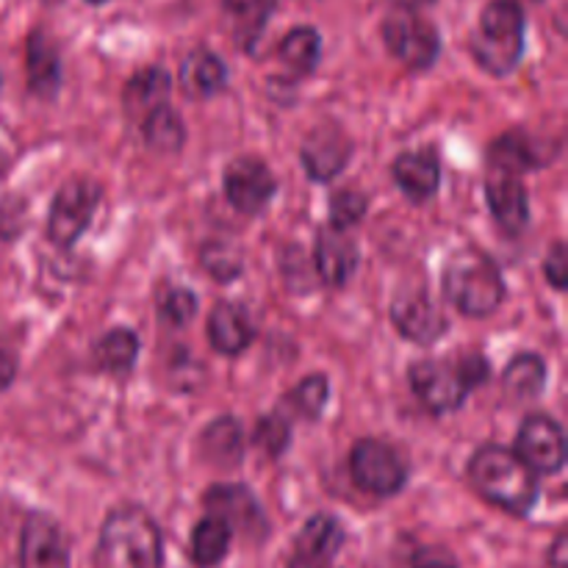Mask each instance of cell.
Listing matches in <instances>:
<instances>
[{
  "mask_svg": "<svg viewBox=\"0 0 568 568\" xmlns=\"http://www.w3.org/2000/svg\"><path fill=\"white\" fill-rule=\"evenodd\" d=\"M164 544L148 510L122 505L105 516L98 541V568H161Z\"/></svg>",
  "mask_w": 568,
  "mask_h": 568,
  "instance_id": "obj_1",
  "label": "cell"
},
{
  "mask_svg": "<svg viewBox=\"0 0 568 568\" xmlns=\"http://www.w3.org/2000/svg\"><path fill=\"white\" fill-rule=\"evenodd\" d=\"M469 477L475 491L486 503L508 510V514L525 516L538 499V480L530 469L519 460V455L503 447H483L475 453L469 464Z\"/></svg>",
  "mask_w": 568,
  "mask_h": 568,
  "instance_id": "obj_2",
  "label": "cell"
},
{
  "mask_svg": "<svg viewBox=\"0 0 568 568\" xmlns=\"http://www.w3.org/2000/svg\"><path fill=\"white\" fill-rule=\"evenodd\" d=\"M444 294L466 316H488L503 305L505 281L483 250L464 247L444 266Z\"/></svg>",
  "mask_w": 568,
  "mask_h": 568,
  "instance_id": "obj_3",
  "label": "cell"
},
{
  "mask_svg": "<svg viewBox=\"0 0 568 568\" xmlns=\"http://www.w3.org/2000/svg\"><path fill=\"white\" fill-rule=\"evenodd\" d=\"M471 53L491 75H508L525 53V11L516 0H491L471 33Z\"/></svg>",
  "mask_w": 568,
  "mask_h": 568,
  "instance_id": "obj_4",
  "label": "cell"
},
{
  "mask_svg": "<svg viewBox=\"0 0 568 568\" xmlns=\"http://www.w3.org/2000/svg\"><path fill=\"white\" fill-rule=\"evenodd\" d=\"M349 475L353 483L375 497H392L403 491L408 480V464L397 447L377 438H361L349 453Z\"/></svg>",
  "mask_w": 568,
  "mask_h": 568,
  "instance_id": "obj_5",
  "label": "cell"
},
{
  "mask_svg": "<svg viewBox=\"0 0 568 568\" xmlns=\"http://www.w3.org/2000/svg\"><path fill=\"white\" fill-rule=\"evenodd\" d=\"M383 42L388 53L410 70H427L438 59L442 39L436 26L416 11L397 9L383 22Z\"/></svg>",
  "mask_w": 568,
  "mask_h": 568,
  "instance_id": "obj_6",
  "label": "cell"
},
{
  "mask_svg": "<svg viewBox=\"0 0 568 568\" xmlns=\"http://www.w3.org/2000/svg\"><path fill=\"white\" fill-rule=\"evenodd\" d=\"M100 186L92 178H70L64 186L55 192L53 205H50L48 236L59 247H70L78 242L83 231L89 227V220L94 216L100 203Z\"/></svg>",
  "mask_w": 568,
  "mask_h": 568,
  "instance_id": "obj_7",
  "label": "cell"
},
{
  "mask_svg": "<svg viewBox=\"0 0 568 568\" xmlns=\"http://www.w3.org/2000/svg\"><path fill=\"white\" fill-rule=\"evenodd\" d=\"M410 388L430 414H453L464 405L469 386L460 375L458 364L447 361H419L410 366Z\"/></svg>",
  "mask_w": 568,
  "mask_h": 568,
  "instance_id": "obj_8",
  "label": "cell"
},
{
  "mask_svg": "<svg viewBox=\"0 0 568 568\" xmlns=\"http://www.w3.org/2000/svg\"><path fill=\"white\" fill-rule=\"evenodd\" d=\"M516 455L532 475H558L566 464L564 427L549 416H530L516 436Z\"/></svg>",
  "mask_w": 568,
  "mask_h": 568,
  "instance_id": "obj_9",
  "label": "cell"
},
{
  "mask_svg": "<svg viewBox=\"0 0 568 568\" xmlns=\"http://www.w3.org/2000/svg\"><path fill=\"white\" fill-rule=\"evenodd\" d=\"M275 175L264 161L253 159V155H242V159L231 161L225 170V194L231 205L242 214H258L270 205L275 197Z\"/></svg>",
  "mask_w": 568,
  "mask_h": 568,
  "instance_id": "obj_10",
  "label": "cell"
},
{
  "mask_svg": "<svg viewBox=\"0 0 568 568\" xmlns=\"http://www.w3.org/2000/svg\"><path fill=\"white\" fill-rule=\"evenodd\" d=\"M344 547L342 521L327 514L311 516L294 538L288 568H333Z\"/></svg>",
  "mask_w": 568,
  "mask_h": 568,
  "instance_id": "obj_11",
  "label": "cell"
},
{
  "mask_svg": "<svg viewBox=\"0 0 568 568\" xmlns=\"http://www.w3.org/2000/svg\"><path fill=\"white\" fill-rule=\"evenodd\" d=\"M20 568H70V547L50 516H28L20 538Z\"/></svg>",
  "mask_w": 568,
  "mask_h": 568,
  "instance_id": "obj_12",
  "label": "cell"
},
{
  "mask_svg": "<svg viewBox=\"0 0 568 568\" xmlns=\"http://www.w3.org/2000/svg\"><path fill=\"white\" fill-rule=\"evenodd\" d=\"M392 322L405 338L416 344H433L447 333V316L422 292H403L392 303Z\"/></svg>",
  "mask_w": 568,
  "mask_h": 568,
  "instance_id": "obj_13",
  "label": "cell"
},
{
  "mask_svg": "<svg viewBox=\"0 0 568 568\" xmlns=\"http://www.w3.org/2000/svg\"><path fill=\"white\" fill-rule=\"evenodd\" d=\"M205 508L211 510L209 516L225 521L231 532H247V536H258L266 530L264 510H261L258 499L253 497L247 486H211L205 491Z\"/></svg>",
  "mask_w": 568,
  "mask_h": 568,
  "instance_id": "obj_14",
  "label": "cell"
},
{
  "mask_svg": "<svg viewBox=\"0 0 568 568\" xmlns=\"http://www.w3.org/2000/svg\"><path fill=\"white\" fill-rule=\"evenodd\" d=\"M486 197L488 205H491L494 220L499 222L503 231H525L527 220H530V200H527V189L519 175L491 166L486 181Z\"/></svg>",
  "mask_w": 568,
  "mask_h": 568,
  "instance_id": "obj_15",
  "label": "cell"
},
{
  "mask_svg": "<svg viewBox=\"0 0 568 568\" xmlns=\"http://www.w3.org/2000/svg\"><path fill=\"white\" fill-rule=\"evenodd\" d=\"M353 144L338 128H316L300 148V161L314 181H333L347 166Z\"/></svg>",
  "mask_w": 568,
  "mask_h": 568,
  "instance_id": "obj_16",
  "label": "cell"
},
{
  "mask_svg": "<svg viewBox=\"0 0 568 568\" xmlns=\"http://www.w3.org/2000/svg\"><path fill=\"white\" fill-rule=\"evenodd\" d=\"M314 266L325 286H347V281L358 270V244L338 227H325L316 239Z\"/></svg>",
  "mask_w": 568,
  "mask_h": 568,
  "instance_id": "obj_17",
  "label": "cell"
},
{
  "mask_svg": "<svg viewBox=\"0 0 568 568\" xmlns=\"http://www.w3.org/2000/svg\"><path fill=\"white\" fill-rule=\"evenodd\" d=\"M392 175L410 200L425 203V200H430L438 192L442 164H438V155L433 150H408V153L397 155Z\"/></svg>",
  "mask_w": 568,
  "mask_h": 568,
  "instance_id": "obj_18",
  "label": "cell"
},
{
  "mask_svg": "<svg viewBox=\"0 0 568 568\" xmlns=\"http://www.w3.org/2000/svg\"><path fill=\"white\" fill-rule=\"evenodd\" d=\"M255 325L242 305L220 303L209 316V342L220 355H239L253 344Z\"/></svg>",
  "mask_w": 568,
  "mask_h": 568,
  "instance_id": "obj_19",
  "label": "cell"
},
{
  "mask_svg": "<svg viewBox=\"0 0 568 568\" xmlns=\"http://www.w3.org/2000/svg\"><path fill=\"white\" fill-rule=\"evenodd\" d=\"M26 72H28V87L39 98H53L59 92L61 83V55L59 48L53 44V39L37 28L28 37L26 48Z\"/></svg>",
  "mask_w": 568,
  "mask_h": 568,
  "instance_id": "obj_20",
  "label": "cell"
},
{
  "mask_svg": "<svg viewBox=\"0 0 568 568\" xmlns=\"http://www.w3.org/2000/svg\"><path fill=\"white\" fill-rule=\"evenodd\" d=\"M170 72L161 70V67H144L136 75H131V81L122 89V105L131 116L144 120L161 105H170Z\"/></svg>",
  "mask_w": 568,
  "mask_h": 568,
  "instance_id": "obj_21",
  "label": "cell"
},
{
  "mask_svg": "<svg viewBox=\"0 0 568 568\" xmlns=\"http://www.w3.org/2000/svg\"><path fill=\"white\" fill-rule=\"evenodd\" d=\"M227 81V67L211 50H192V53L183 59L181 64V87L189 98H214L216 92H222Z\"/></svg>",
  "mask_w": 568,
  "mask_h": 568,
  "instance_id": "obj_22",
  "label": "cell"
},
{
  "mask_svg": "<svg viewBox=\"0 0 568 568\" xmlns=\"http://www.w3.org/2000/svg\"><path fill=\"white\" fill-rule=\"evenodd\" d=\"M200 449L203 458L214 466H236L244 455V433L233 416H222V419L211 422L200 438Z\"/></svg>",
  "mask_w": 568,
  "mask_h": 568,
  "instance_id": "obj_23",
  "label": "cell"
},
{
  "mask_svg": "<svg viewBox=\"0 0 568 568\" xmlns=\"http://www.w3.org/2000/svg\"><path fill=\"white\" fill-rule=\"evenodd\" d=\"M233 532L225 521L205 516L197 527L192 530V544H189V555H192L194 566L214 568L225 560L227 549H231Z\"/></svg>",
  "mask_w": 568,
  "mask_h": 568,
  "instance_id": "obj_24",
  "label": "cell"
},
{
  "mask_svg": "<svg viewBox=\"0 0 568 568\" xmlns=\"http://www.w3.org/2000/svg\"><path fill=\"white\" fill-rule=\"evenodd\" d=\"M503 386L510 397L516 399H532L544 392L547 386V366L536 353L516 355L503 372Z\"/></svg>",
  "mask_w": 568,
  "mask_h": 568,
  "instance_id": "obj_25",
  "label": "cell"
},
{
  "mask_svg": "<svg viewBox=\"0 0 568 568\" xmlns=\"http://www.w3.org/2000/svg\"><path fill=\"white\" fill-rule=\"evenodd\" d=\"M144 142L155 153H178L186 142V125L172 105H161L142 120Z\"/></svg>",
  "mask_w": 568,
  "mask_h": 568,
  "instance_id": "obj_26",
  "label": "cell"
},
{
  "mask_svg": "<svg viewBox=\"0 0 568 568\" xmlns=\"http://www.w3.org/2000/svg\"><path fill=\"white\" fill-rule=\"evenodd\" d=\"M322 39L320 31L311 26H297L283 37L281 42V61L297 75H308L320 64Z\"/></svg>",
  "mask_w": 568,
  "mask_h": 568,
  "instance_id": "obj_27",
  "label": "cell"
},
{
  "mask_svg": "<svg viewBox=\"0 0 568 568\" xmlns=\"http://www.w3.org/2000/svg\"><path fill=\"white\" fill-rule=\"evenodd\" d=\"M139 355V338L136 333L128 331V327H116V331L105 333L98 344H94V364L105 372H122L131 369L136 364Z\"/></svg>",
  "mask_w": 568,
  "mask_h": 568,
  "instance_id": "obj_28",
  "label": "cell"
},
{
  "mask_svg": "<svg viewBox=\"0 0 568 568\" xmlns=\"http://www.w3.org/2000/svg\"><path fill=\"white\" fill-rule=\"evenodd\" d=\"M277 0H222L227 17L236 22V37L242 44L255 42L264 31L266 20L275 11Z\"/></svg>",
  "mask_w": 568,
  "mask_h": 568,
  "instance_id": "obj_29",
  "label": "cell"
},
{
  "mask_svg": "<svg viewBox=\"0 0 568 568\" xmlns=\"http://www.w3.org/2000/svg\"><path fill=\"white\" fill-rule=\"evenodd\" d=\"M541 164V153L530 144L525 133H508V136L497 139L491 148V166L494 170H505L519 175L521 170Z\"/></svg>",
  "mask_w": 568,
  "mask_h": 568,
  "instance_id": "obj_30",
  "label": "cell"
},
{
  "mask_svg": "<svg viewBox=\"0 0 568 568\" xmlns=\"http://www.w3.org/2000/svg\"><path fill=\"white\" fill-rule=\"evenodd\" d=\"M327 394H331L327 377L325 375H311V377H305V381L300 383V386L294 388L292 394H288V403L294 405V410H297L303 419L314 422L316 416L325 410Z\"/></svg>",
  "mask_w": 568,
  "mask_h": 568,
  "instance_id": "obj_31",
  "label": "cell"
},
{
  "mask_svg": "<svg viewBox=\"0 0 568 568\" xmlns=\"http://www.w3.org/2000/svg\"><path fill=\"white\" fill-rule=\"evenodd\" d=\"M288 442H292V427H288V422L283 416L270 414L264 419H258V425H255V444L270 458H281L288 449Z\"/></svg>",
  "mask_w": 568,
  "mask_h": 568,
  "instance_id": "obj_32",
  "label": "cell"
},
{
  "mask_svg": "<svg viewBox=\"0 0 568 568\" xmlns=\"http://www.w3.org/2000/svg\"><path fill=\"white\" fill-rule=\"evenodd\" d=\"M203 264L216 281H231V277H236L242 272V255L231 244L211 242L203 250Z\"/></svg>",
  "mask_w": 568,
  "mask_h": 568,
  "instance_id": "obj_33",
  "label": "cell"
},
{
  "mask_svg": "<svg viewBox=\"0 0 568 568\" xmlns=\"http://www.w3.org/2000/svg\"><path fill=\"white\" fill-rule=\"evenodd\" d=\"M159 314L166 325L172 327H183L192 322V316L197 314V297L186 288H170V292L161 297L159 303Z\"/></svg>",
  "mask_w": 568,
  "mask_h": 568,
  "instance_id": "obj_34",
  "label": "cell"
},
{
  "mask_svg": "<svg viewBox=\"0 0 568 568\" xmlns=\"http://www.w3.org/2000/svg\"><path fill=\"white\" fill-rule=\"evenodd\" d=\"M366 209H369V203L361 192H336L331 200L333 227L344 231L347 225H355V222L364 220Z\"/></svg>",
  "mask_w": 568,
  "mask_h": 568,
  "instance_id": "obj_35",
  "label": "cell"
},
{
  "mask_svg": "<svg viewBox=\"0 0 568 568\" xmlns=\"http://www.w3.org/2000/svg\"><path fill=\"white\" fill-rule=\"evenodd\" d=\"M544 275H547V281L552 283L555 288H566L568 283V255H566V247L564 244H555L552 253L547 255V261H544Z\"/></svg>",
  "mask_w": 568,
  "mask_h": 568,
  "instance_id": "obj_36",
  "label": "cell"
},
{
  "mask_svg": "<svg viewBox=\"0 0 568 568\" xmlns=\"http://www.w3.org/2000/svg\"><path fill=\"white\" fill-rule=\"evenodd\" d=\"M410 568H458V564H455V558L447 549L427 547L410 558Z\"/></svg>",
  "mask_w": 568,
  "mask_h": 568,
  "instance_id": "obj_37",
  "label": "cell"
},
{
  "mask_svg": "<svg viewBox=\"0 0 568 568\" xmlns=\"http://www.w3.org/2000/svg\"><path fill=\"white\" fill-rule=\"evenodd\" d=\"M458 369H460V375H464L466 386H469V392H471V388L480 386V383L488 377V361L480 358V355H466V358L458 361Z\"/></svg>",
  "mask_w": 568,
  "mask_h": 568,
  "instance_id": "obj_38",
  "label": "cell"
},
{
  "mask_svg": "<svg viewBox=\"0 0 568 568\" xmlns=\"http://www.w3.org/2000/svg\"><path fill=\"white\" fill-rule=\"evenodd\" d=\"M566 564H568V541H566L564 532H560V536L555 538L552 549H549V566L566 568Z\"/></svg>",
  "mask_w": 568,
  "mask_h": 568,
  "instance_id": "obj_39",
  "label": "cell"
},
{
  "mask_svg": "<svg viewBox=\"0 0 568 568\" xmlns=\"http://www.w3.org/2000/svg\"><path fill=\"white\" fill-rule=\"evenodd\" d=\"M14 369H17V364H14V358L9 355V349L0 347V388L9 386L11 377H14Z\"/></svg>",
  "mask_w": 568,
  "mask_h": 568,
  "instance_id": "obj_40",
  "label": "cell"
},
{
  "mask_svg": "<svg viewBox=\"0 0 568 568\" xmlns=\"http://www.w3.org/2000/svg\"><path fill=\"white\" fill-rule=\"evenodd\" d=\"M394 3L405 11H416V9H425V6H430L433 0H394Z\"/></svg>",
  "mask_w": 568,
  "mask_h": 568,
  "instance_id": "obj_41",
  "label": "cell"
},
{
  "mask_svg": "<svg viewBox=\"0 0 568 568\" xmlns=\"http://www.w3.org/2000/svg\"><path fill=\"white\" fill-rule=\"evenodd\" d=\"M89 3H105V0H89Z\"/></svg>",
  "mask_w": 568,
  "mask_h": 568,
  "instance_id": "obj_42",
  "label": "cell"
}]
</instances>
